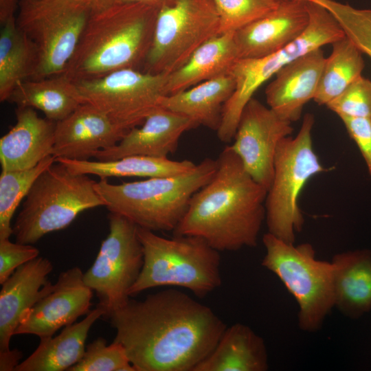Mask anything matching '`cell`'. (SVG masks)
I'll return each instance as SVG.
<instances>
[{
	"label": "cell",
	"instance_id": "cell-1",
	"mask_svg": "<svg viewBox=\"0 0 371 371\" xmlns=\"http://www.w3.org/2000/svg\"><path fill=\"white\" fill-rule=\"evenodd\" d=\"M107 319L135 371H194L227 327L210 307L175 289L129 299Z\"/></svg>",
	"mask_w": 371,
	"mask_h": 371
},
{
	"label": "cell",
	"instance_id": "cell-2",
	"mask_svg": "<svg viewBox=\"0 0 371 371\" xmlns=\"http://www.w3.org/2000/svg\"><path fill=\"white\" fill-rule=\"evenodd\" d=\"M216 160L214 175L193 194L172 234L201 237L218 251L255 247L265 221L267 190L230 146Z\"/></svg>",
	"mask_w": 371,
	"mask_h": 371
},
{
	"label": "cell",
	"instance_id": "cell-3",
	"mask_svg": "<svg viewBox=\"0 0 371 371\" xmlns=\"http://www.w3.org/2000/svg\"><path fill=\"white\" fill-rule=\"evenodd\" d=\"M159 8L140 2L115 3L91 16L64 74L78 82L143 67Z\"/></svg>",
	"mask_w": 371,
	"mask_h": 371
},
{
	"label": "cell",
	"instance_id": "cell-4",
	"mask_svg": "<svg viewBox=\"0 0 371 371\" xmlns=\"http://www.w3.org/2000/svg\"><path fill=\"white\" fill-rule=\"evenodd\" d=\"M216 169V160L205 158L182 174L111 183L100 179L95 190L109 212L153 232H173L183 217L193 194Z\"/></svg>",
	"mask_w": 371,
	"mask_h": 371
},
{
	"label": "cell",
	"instance_id": "cell-5",
	"mask_svg": "<svg viewBox=\"0 0 371 371\" xmlns=\"http://www.w3.org/2000/svg\"><path fill=\"white\" fill-rule=\"evenodd\" d=\"M137 231L143 247L144 264L129 290L130 297L151 288L177 286L204 297L221 286L220 251L202 238H166L139 227Z\"/></svg>",
	"mask_w": 371,
	"mask_h": 371
},
{
	"label": "cell",
	"instance_id": "cell-6",
	"mask_svg": "<svg viewBox=\"0 0 371 371\" xmlns=\"http://www.w3.org/2000/svg\"><path fill=\"white\" fill-rule=\"evenodd\" d=\"M89 175L71 172L55 161L36 179L12 225L16 242L33 245L68 227L84 211L103 206Z\"/></svg>",
	"mask_w": 371,
	"mask_h": 371
},
{
	"label": "cell",
	"instance_id": "cell-7",
	"mask_svg": "<svg viewBox=\"0 0 371 371\" xmlns=\"http://www.w3.org/2000/svg\"><path fill=\"white\" fill-rule=\"evenodd\" d=\"M309 23L302 34L283 49L260 58H238L229 74L234 91L223 107L216 135L223 143L233 140L241 113L255 92L278 71L295 59L317 48L332 44L345 36L333 15L321 5L305 1Z\"/></svg>",
	"mask_w": 371,
	"mask_h": 371
},
{
	"label": "cell",
	"instance_id": "cell-8",
	"mask_svg": "<svg viewBox=\"0 0 371 371\" xmlns=\"http://www.w3.org/2000/svg\"><path fill=\"white\" fill-rule=\"evenodd\" d=\"M265 255L261 265L276 274L299 306V328L319 330L335 308L333 267L316 258L310 243L285 242L267 232L262 237Z\"/></svg>",
	"mask_w": 371,
	"mask_h": 371
},
{
	"label": "cell",
	"instance_id": "cell-9",
	"mask_svg": "<svg viewBox=\"0 0 371 371\" xmlns=\"http://www.w3.org/2000/svg\"><path fill=\"white\" fill-rule=\"evenodd\" d=\"M314 115L306 113L295 137L281 140L274 159L271 184L265 199L268 232L294 243L295 233L302 230L304 218L298 204L300 194L313 177L326 171L313 145Z\"/></svg>",
	"mask_w": 371,
	"mask_h": 371
},
{
	"label": "cell",
	"instance_id": "cell-10",
	"mask_svg": "<svg viewBox=\"0 0 371 371\" xmlns=\"http://www.w3.org/2000/svg\"><path fill=\"white\" fill-rule=\"evenodd\" d=\"M92 14L85 0L19 1L16 23L36 54L30 79L64 73Z\"/></svg>",
	"mask_w": 371,
	"mask_h": 371
},
{
	"label": "cell",
	"instance_id": "cell-11",
	"mask_svg": "<svg viewBox=\"0 0 371 371\" xmlns=\"http://www.w3.org/2000/svg\"><path fill=\"white\" fill-rule=\"evenodd\" d=\"M218 34L219 18L212 0H175L164 5L158 10L142 71L169 75Z\"/></svg>",
	"mask_w": 371,
	"mask_h": 371
},
{
	"label": "cell",
	"instance_id": "cell-12",
	"mask_svg": "<svg viewBox=\"0 0 371 371\" xmlns=\"http://www.w3.org/2000/svg\"><path fill=\"white\" fill-rule=\"evenodd\" d=\"M109 232L98 255L83 274L85 284L95 291L104 317L124 306L129 290L137 280L144 264V251L137 226L126 218L109 212Z\"/></svg>",
	"mask_w": 371,
	"mask_h": 371
},
{
	"label": "cell",
	"instance_id": "cell-13",
	"mask_svg": "<svg viewBox=\"0 0 371 371\" xmlns=\"http://www.w3.org/2000/svg\"><path fill=\"white\" fill-rule=\"evenodd\" d=\"M168 76L124 69L75 82L83 103L93 106L116 124L130 130L141 125L159 107L160 98L166 95Z\"/></svg>",
	"mask_w": 371,
	"mask_h": 371
},
{
	"label": "cell",
	"instance_id": "cell-14",
	"mask_svg": "<svg viewBox=\"0 0 371 371\" xmlns=\"http://www.w3.org/2000/svg\"><path fill=\"white\" fill-rule=\"evenodd\" d=\"M293 131L292 122L252 98L241 113L230 146L251 177L268 190L278 146Z\"/></svg>",
	"mask_w": 371,
	"mask_h": 371
},
{
	"label": "cell",
	"instance_id": "cell-15",
	"mask_svg": "<svg viewBox=\"0 0 371 371\" xmlns=\"http://www.w3.org/2000/svg\"><path fill=\"white\" fill-rule=\"evenodd\" d=\"M83 274L74 267L60 273L54 284L49 282L45 293L22 316L14 335H34L45 340L87 315L93 291L85 284Z\"/></svg>",
	"mask_w": 371,
	"mask_h": 371
},
{
	"label": "cell",
	"instance_id": "cell-16",
	"mask_svg": "<svg viewBox=\"0 0 371 371\" xmlns=\"http://www.w3.org/2000/svg\"><path fill=\"white\" fill-rule=\"evenodd\" d=\"M126 130L93 106L82 103L56 124L53 156L88 160L99 150L113 147Z\"/></svg>",
	"mask_w": 371,
	"mask_h": 371
},
{
	"label": "cell",
	"instance_id": "cell-17",
	"mask_svg": "<svg viewBox=\"0 0 371 371\" xmlns=\"http://www.w3.org/2000/svg\"><path fill=\"white\" fill-rule=\"evenodd\" d=\"M309 23L304 0H286L234 33L239 58L268 56L299 38Z\"/></svg>",
	"mask_w": 371,
	"mask_h": 371
},
{
	"label": "cell",
	"instance_id": "cell-18",
	"mask_svg": "<svg viewBox=\"0 0 371 371\" xmlns=\"http://www.w3.org/2000/svg\"><path fill=\"white\" fill-rule=\"evenodd\" d=\"M197 126L188 117L159 106L141 125L130 129L118 144L99 150L94 158L108 161L142 155L167 159L175 152L181 135Z\"/></svg>",
	"mask_w": 371,
	"mask_h": 371
},
{
	"label": "cell",
	"instance_id": "cell-19",
	"mask_svg": "<svg viewBox=\"0 0 371 371\" xmlns=\"http://www.w3.org/2000/svg\"><path fill=\"white\" fill-rule=\"evenodd\" d=\"M325 59L322 49L317 48L282 67L266 87L267 106L287 121L299 120L314 99Z\"/></svg>",
	"mask_w": 371,
	"mask_h": 371
},
{
	"label": "cell",
	"instance_id": "cell-20",
	"mask_svg": "<svg viewBox=\"0 0 371 371\" xmlns=\"http://www.w3.org/2000/svg\"><path fill=\"white\" fill-rule=\"evenodd\" d=\"M15 115L16 124L0 139L1 170L29 169L53 155L56 122L31 107L16 106Z\"/></svg>",
	"mask_w": 371,
	"mask_h": 371
},
{
	"label": "cell",
	"instance_id": "cell-21",
	"mask_svg": "<svg viewBox=\"0 0 371 371\" xmlns=\"http://www.w3.org/2000/svg\"><path fill=\"white\" fill-rule=\"evenodd\" d=\"M53 270L47 258L37 257L18 267L1 284L0 291V351L10 348L11 337L22 316L47 290Z\"/></svg>",
	"mask_w": 371,
	"mask_h": 371
},
{
	"label": "cell",
	"instance_id": "cell-22",
	"mask_svg": "<svg viewBox=\"0 0 371 371\" xmlns=\"http://www.w3.org/2000/svg\"><path fill=\"white\" fill-rule=\"evenodd\" d=\"M333 267L335 307L357 319L371 309V251L359 249L335 254Z\"/></svg>",
	"mask_w": 371,
	"mask_h": 371
},
{
	"label": "cell",
	"instance_id": "cell-23",
	"mask_svg": "<svg viewBox=\"0 0 371 371\" xmlns=\"http://www.w3.org/2000/svg\"><path fill=\"white\" fill-rule=\"evenodd\" d=\"M268 354L262 337L236 323L226 327L211 353L194 371H266Z\"/></svg>",
	"mask_w": 371,
	"mask_h": 371
},
{
	"label": "cell",
	"instance_id": "cell-24",
	"mask_svg": "<svg viewBox=\"0 0 371 371\" xmlns=\"http://www.w3.org/2000/svg\"><path fill=\"white\" fill-rule=\"evenodd\" d=\"M105 314V310L97 305L80 322L64 327L56 336L40 341L34 352L15 371H68L82 357L91 326Z\"/></svg>",
	"mask_w": 371,
	"mask_h": 371
},
{
	"label": "cell",
	"instance_id": "cell-25",
	"mask_svg": "<svg viewBox=\"0 0 371 371\" xmlns=\"http://www.w3.org/2000/svg\"><path fill=\"white\" fill-rule=\"evenodd\" d=\"M234 33L218 34L194 51L181 67L168 75L166 95L229 74L232 65L239 58Z\"/></svg>",
	"mask_w": 371,
	"mask_h": 371
},
{
	"label": "cell",
	"instance_id": "cell-26",
	"mask_svg": "<svg viewBox=\"0 0 371 371\" xmlns=\"http://www.w3.org/2000/svg\"><path fill=\"white\" fill-rule=\"evenodd\" d=\"M234 89L232 76L223 75L164 95L160 98L159 105L188 117L198 126L216 131L221 124L223 107Z\"/></svg>",
	"mask_w": 371,
	"mask_h": 371
},
{
	"label": "cell",
	"instance_id": "cell-27",
	"mask_svg": "<svg viewBox=\"0 0 371 371\" xmlns=\"http://www.w3.org/2000/svg\"><path fill=\"white\" fill-rule=\"evenodd\" d=\"M7 102L39 110L45 117L56 122L67 117L83 103L76 82L64 74L21 81Z\"/></svg>",
	"mask_w": 371,
	"mask_h": 371
},
{
	"label": "cell",
	"instance_id": "cell-28",
	"mask_svg": "<svg viewBox=\"0 0 371 371\" xmlns=\"http://www.w3.org/2000/svg\"><path fill=\"white\" fill-rule=\"evenodd\" d=\"M76 174L93 175L100 179L109 177H159L177 175L193 168L190 160L174 161L148 156L132 155L108 161L74 160L55 158Z\"/></svg>",
	"mask_w": 371,
	"mask_h": 371
},
{
	"label": "cell",
	"instance_id": "cell-29",
	"mask_svg": "<svg viewBox=\"0 0 371 371\" xmlns=\"http://www.w3.org/2000/svg\"><path fill=\"white\" fill-rule=\"evenodd\" d=\"M0 101H7L16 85L31 78L36 54L27 36L18 27L16 16L1 24Z\"/></svg>",
	"mask_w": 371,
	"mask_h": 371
},
{
	"label": "cell",
	"instance_id": "cell-30",
	"mask_svg": "<svg viewBox=\"0 0 371 371\" xmlns=\"http://www.w3.org/2000/svg\"><path fill=\"white\" fill-rule=\"evenodd\" d=\"M331 45L313 99L319 105L326 106L339 95L362 75L365 66L363 54L346 34Z\"/></svg>",
	"mask_w": 371,
	"mask_h": 371
},
{
	"label": "cell",
	"instance_id": "cell-31",
	"mask_svg": "<svg viewBox=\"0 0 371 371\" xmlns=\"http://www.w3.org/2000/svg\"><path fill=\"white\" fill-rule=\"evenodd\" d=\"M52 155L36 166L19 170H1L0 175V240L12 235V219L38 176L53 163Z\"/></svg>",
	"mask_w": 371,
	"mask_h": 371
},
{
	"label": "cell",
	"instance_id": "cell-32",
	"mask_svg": "<svg viewBox=\"0 0 371 371\" xmlns=\"http://www.w3.org/2000/svg\"><path fill=\"white\" fill-rule=\"evenodd\" d=\"M328 10L345 34L371 59V9L357 8L335 0H313Z\"/></svg>",
	"mask_w": 371,
	"mask_h": 371
},
{
	"label": "cell",
	"instance_id": "cell-33",
	"mask_svg": "<svg viewBox=\"0 0 371 371\" xmlns=\"http://www.w3.org/2000/svg\"><path fill=\"white\" fill-rule=\"evenodd\" d=\"M68 371H135L124 346L98 337L86 346L81 359Z\"/></svg>",
	"mask_w": 371,
	"mask_h": 371
},
{
	"label": "cell",
	"instance_id": "cell-34",
	"mask_svg": "<svg viewBox=\"0 0 371 371\" xmlns=\"http://www.w3.org/2000/svg\"><path fill=\"white\" fill-rule=\"evenodd\" d=\"M219 18V34L236 32L273 8L264 0H212Z\"/></svg>",
	"mask_w": 371,
	"mask_h": 371
},
{
	"label": "cell",
	"instance_id": "cell-35",
	"mask_svg": "<svg viewBox=\"0 0 371 371\" xmlns=\"http://www.w3.org/2000/svg\"><path fill=\"white\" fill-rule=\"evenodd\" d=\"M326 106L339 117L371 118V80L360 76Z\"/></svg>",
	"mask_w": 371,
	"mask_h": 371
},
{
	"label": "cell",
	"instance_id": "cell-36",
	"mask_svg": "<svg viewBox=\"0 0 371 371\" xmlns=\"http://www.w3.org/2000/svg\"><path fill=\"white\" fill-rule=\"evenodd\" d=\"M39 250L30 244L12 243L9 238L0 240V284H2L14 271L38 257Z\"/></svg>",
	"mask_w": 371,
	"mask_h": 371
},
{
	"label": "cell",
	"instance_id": "cell-37",
	"mask_svg": "<svg viewBox=\"0 0 371 371\" xmlns=\"http://www.w3.org/2000/svg\"><path fill=\"white\" fill-rule=\"evenodd\" d=\"M364 159L371 179V118L339 117Z\"/></svg>",
	"mask_w": 371,
	"mask_h": 371
},
{
	"label": "cell",
	"instance_id": "cell-38",
	"mask_svg": "<svg viewBox=\"0 0 371 371\" xmlns=\"http://www.w3.org/2000/svg\"><path fill=\"white\" fill-rule=\"evenodd\" d=\"M21 357L22 352L17 349L0 351V370H15L16 366L20 363L19 360Z\"/></svg>",
	"mask_w": 371,
	"mask_h": 371
},
{
	"label": "cell",
	"instance_id": "cell-39",
	"mask_svg": "<svg viewBox=\"0 0 371 371\" xmlns=\"http://www.w3.org/2000/svg\"><path fill=\"white\" fill-rule=\"evenodd\" d=\"M20 0H0V23L14 16L18 2Z\"/></svg>",
	"mask_w": 371,
	"mask_h": 371
},
{
	"label": "cell",
	"instance_id": "cell-40",
	"mask_svg": "<svg viewBox=\"0 0 371 371\" xmlns=\"http://www.w3.org/2000/svg\"><path fill=\"white\" fill-rule=\"evenodd\" d=\"M90 5L93 14L101 12L115 3V0H85Z\"/></svg>",
	"mask_w": 371,
	"mask_h": 371
},
{
	"label": "cell",
	"instance_id": "cell-41",
	"mask_svg": "<svg viewBox=\"0 0 371 371\" xmlns=\"http://www.w3.org/2000/svg\"><path fill=\"white\" fill-rule=\"evenodd\" d=\"M175 0H115V3L140 2L148 3L160 8L161 7L169 5Z\"/></svg>",
	"mask_w": 371,
	"mask_h": 371
},
{
	"label": "cell",
	"instance_id": "cell-42",
	"mask_svg": "<svg viewBox=\"0 0 371 371\" xmlns=\"http://www.w3.org/2000/svg\"><path fill=\"white\" fill-rule=\"evenodd\" d=\"M271 8H275L282 2L286 0H264Z\"/></svg>",
	"mask_w": 371,
	"mask_h": 371
}]
</instances>
